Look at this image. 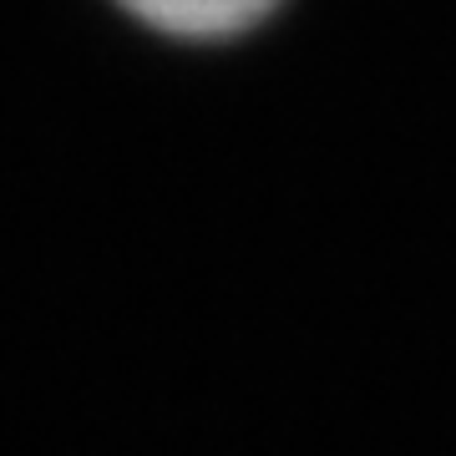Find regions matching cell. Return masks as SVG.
Returning <instances> with one entry per match:
<instances>
[{"label":"cell","instance_id":"6da1fadb","mask_svg":"<svg viewBox=\"0 0 456 456\" xmlns=\"http://www.w3.org/2000/svg\"><path fill=\"white\" fill-rule=\"evenodd\" d=\"M132 16L178 41H228L259 26L279 0H122Z\"/></svg>","mask_w":456,"mask_h":456}]
</instances>
